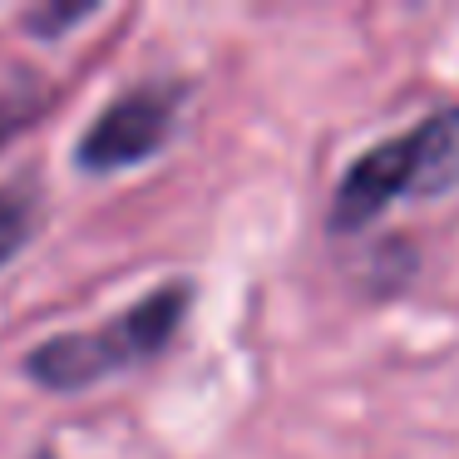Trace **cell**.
<instances>
[{
  "label": "cell",
  "instance_id": "obj_4",
  "mask_svg": "<svg viewBox=\"0 0 459 459\" xmlns=\"http://www.w3.org/2000/svg\"><path fill=\"white\" fill-rule=\"evenodd\" d=\"M35 218H40L35 193L21 188V183H0V267H5L25 242H30Z\"/></svg>",
  "mask_w": 459,
  "mask_h": 459
},
{
  "label": "cell",
  "instance_id": "obj_3",
  "mask_svg": "<svg viewBox=\"0 0 459 459\" xmlns=\"http://www.w3.org/2000/svg\"><path fill=\"white\" fill-rule=\"evenodd\" d=\"M183 94H188L183 80H153L119 94L114 104H104L94 114V124L80 134V143H74V169L119 173V169H134V163H149L173 139Z\"/></svg>",
  "mask_w": 459,
  "mask_h": 459
},
{
  "label": "cell",
  "instance_id": "obj_1",
  "mask_svg": "<svg viewBox=\"0 0 459 459\" xmlns=\"http://www.w3.org/2000/svg\"><path fill=\"white\" fill-rule=\"evenodd\" d=\"M188 307H193V281H159L153 291H143L134 307H124L104 326L60 331V336L30 346L25 351V376L35 385L55 390V395H74L84 385H100V380L159 356L178 336Z\"/></svg>",
  "mask_w": 459,
  "mask_h": 459
},
{
  "label": "cell",
  "instance_id": "obj_6",
  "mask_svg": "<svg viewBox=\"0 0 459 459\" xmlns=\"http://www.w3.org/2000/svg\"><path fill=\"white\" fill-rule=\"evenodd\" d=\"M30 124V104L15 100V94H0V143L11 139L15 129H25Z\"/></svg>",
  "mask_w": 459,
  "mask_h": 459
},
{
  "label": "cell",
  "instance_id": "obj_2",
  "mask_svg": "<svg viewBox=\"0 0 459 459\" xmlns=\"http://www.w3.org/2000/svg\"><path fill=\"white\" fill-rule=\"evenodd\" d=\"M459 188V109H439L415 129L366 149L336 183L326 228L336 238L370 228L400 198H439Z\"/></svg>",
  "mask_w": 459,
  "mask_h": 459
},
{
  "label": "cell",
  "instance_id": "obj_5",
  "mask_svg": "<svg viewBox=\"0 0 459 459\" xmlns=\"http://www.w3.org/2000/svg\"><path fill=\"white\" fill-rule=\"evenodd\" d=\"M90 5H70V11H60V5H45V11H35V15H25V25H30L35 35H65L70 25H80V21H90Z\"/></svg>",
  "mask_w": 459,
  "mask_h": 459
}]
</instances>
